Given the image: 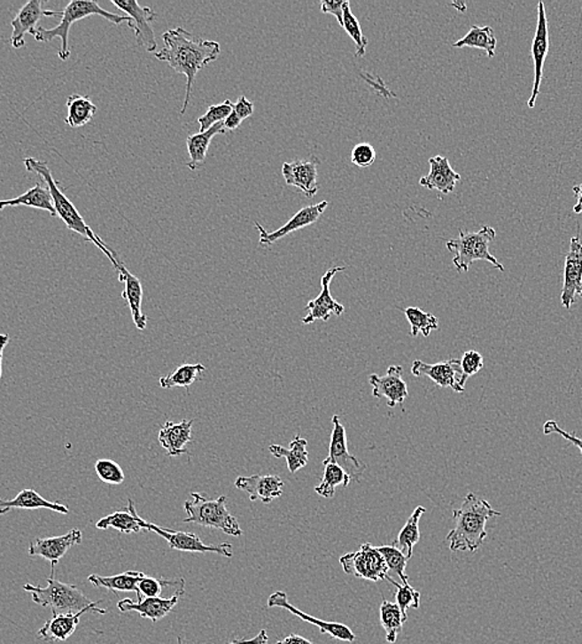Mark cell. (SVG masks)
Wrapping results in <instances>:
<instances>
[{"label": "cell", "mask_w": 582, "mask_h": 644, "mask_svg": "<svg viewBox=\"0 0 582 644\" xmlns=\"http://www.w3.org/2000/svg\"><path fill=\"white\" fill-rule=\"evenodd\" d=\"M164 48L154 52L159 61L167 62L176 73L186 76V96L183 99L182 114L186 113L192 95L196 74L221 55V45L213 40L196 37L194 34L175 27L163 34Z\"/></svg>", "instance_id": "obj_1"}, {"label": "cell", "mask_w": 582, "mask_h": 644, "mask_svg": "<svg viewBox=\"0 0 582 644\" xmlns=\"http://www.w3.org/2000/svg\"><path fill=\"white\" fill-rule=\"evenodd\" d=\"M500 516L502 513L492 508L487 500L467 493L462 507L453 512L455 524L446 535L451 552H476L487 537V522Z\"/></svg>", "instance_id": "obj_2"}, {"label": "cell", "mask_w": 582, "mask_h": 644, "mask_svg": "<svg viewBox=\"0 0 582 644\" xmlns=\"http://www.w3.org/2000/svg\"><path fill=\"white\" fill-rule=\"evenodd\" d=\"M25 167L29 173L37 174L40 177H43V182L48 186L50 194H51L52 202H54V207L56 211V216L60 217L64 221L65 225L70 231L77 233V235L82 236L87 242H92L96 247L98 248L105 257L110 260L112 266L114 269H117L120 266V260L118 258L117 252L112 250L110 245L105 244L98 235H96L92 231L91 227L87 225L83 217L81 216L79 210L70 201V198L64 194V191L58 186V183L55 182L52 177L51 170H50L48 163L46 161L36 160L35 158H27L24 160Z\"/></svg>", "instance_id": "obj_3"}, {"label": "cell", "mask_w": 582, "mask_h": 644, "mask_svg": "<svg viewBox=\"0 0 582 644\" xmlns=\"http://www.w3.org/2000/svg\"><path fill=\"white\" fill-rule=\"evenodd\" d=\"M92 15H99V17L105 18V20L116 25H120L124 21L126 23L129 21V18L127 15L114 14V12L105 11L104 8L99 6L97 2H92V0H73L61 12V21L58 27H51V29L37 27L31 35L39 43H50L56 39V37H60L61 46L60 50H58V58L61 61H67L71 55L70 46H68V35H70L71 27L77 21L92 17Z\"/></svg>", "instance_id": "obj_4"}, {"label": "cell", "mask_w": 582, "mask_h": 644, "mask_svg": "<svg viewBox=\"0 0 582 644\" xmlns=\"http://www.w3.org/2000/svg\"><path fill=\"white\" fill-rule=\"evenodd\" d=\"M192 500H186L185 508L188 518L183 523H194L202 527L217 529L232 537H241L243 531L235 516L227 509L226 496L217 500L208 499L206 493H192Z\"/></svg>", "instance_id": "obj_5"}, {"label": "cell", "mask_w": 582, "mask_h": 644, "mask_svg": "<svg viewBox=\"0 0 582 644\" xmlns=\"http://www.w3.org/2000/svg\"><path fill=\"white\" fill-rule=\"evenodd\" d=\"M496 238V231L490 226H484L478 232L460 229L459 237L446 242V248L454 254V266L457 272H469V266L476 260H485L504 272L502 263L492 256L490 244Z\"/></svg>", "instance_id": "obj_6"}, {"label": "cell", "mask_w": 582, "mask_h": 644, "mask_svg": "<svg viewBox=\"0 0 582 644\" xmlns=\"http://www.w3.org/2000/svg\"><path fill=\"white\" fill-rule=\"evenodd\" d=\"M46 581V587L25 584L24 590L31 594V599L36 605L51 609L52 616L79 612L91 605V600L87 599L79 587L56 580L55 570Z\"/></svg>", "instance_id": "obj_7"}, {"label": "cell", "mask_w": 582, "mask_h": 644, "mask_svg": "<svg viewBox=\"0 0 582 644\" xmlns=\"http://www.w3.org/2000/svg\"><path fill=\"white\" fill-rule=\"evenodd\" d=\"M340 564L344 571L348 575H354L363 580L378 581L385 580L388 577V566L376 547L370 544H363L360 550L353 553H347L340 558Z\"/></svg>", "instance_id": "obj_8"}, {"label": "cell", "mask_w": 582, "mask_h": 644, "mask_svg": "<svg viewBox=\"0 0 582 644\" xmlns=\"http://www.w3.org/2000/svg\"><path fill=\"white\" fill-rule=\"evenodd\" d=\"M112 4L126 12L129 18L127 25L133 30L139 45L144 46L146 51L155 52L158 43L151 23L158 18L157 12L149 6L140 5L136 0H112Z\"/></svg>", "instance_id": "obj_9"}, {"label": "cell", "mask_w": 582, "mask_h": 644, "mask_svg": "<svg viewBox=\"0 0 582 644\" xmlns=\"http://www.w3.org/2000/svg\"><path fill=\"white\" fill-rule=\"evenodd\" d=\"M144 531H154L169 544L170 549L179 550V552L186 553H214L217 555L232 558L233 550L229 543L214 544V546H206L200 539L198 535L188 533V531H173V529H165L159 527L152 523H143Z\"/></svg>", "instance_id": "obj_10"}, {"label": "cell", "mask_w": 582, "mask_h": 644, "mask_svg": "<svg viewBox=\"0 0 582 644\" xmlns=\"http://www.w3.org/2000/svg\"><path fill=\"white\" fill-rule=\"evenodd\" d=\"M332 425H334V429H332L331 441H330L329 456L323 460V466L335 463V465L340 466L347 475H350L352 480L360 481L366 471V463L348 453L346 431L342 425L340 416H332Z\"/></svg>", "instance_id": "obj_11"}, {"label": "cell", "mask_w": 582, "mask_h": 644, "mask_svg": "<svg viewBox=\"0 0 582 644\" xmlns=\"http://www.w3.org/2000/svg\"><path fill=\"white\" fill-rule=\"evenodd\" d=\"M412 373L415 377L426 376L438 387L451 388L457 393L465 392L466 382L469 379L463 375L462 362L457 359H450L434 365L416 360L413 362Z\"/></svg>", "instance_id": "obj_12"}, {"label": "cell", "mask_w": 582, "mask_h": 644, "mask_svg": "<svg viewBox=\"0 0 582 644\" xmlns=\"http://www.w3.org/2000/svg\"><path fill=\"white\" fill-rule=\"evenodd\" d=\"M550 36L549 24L546 12V5L543 2L538 3V23L533 43H532V56L534 64V85L532 89V96L528 101V107L534 108L538 96L540 93L541 80H543L544 62L549 54Z\"/></svg>", "instance_id": "obj_13"}, {"label": "cell", "mask_w": 582, "mask_h": 644, "mask_svg": "<svg viewBox=\"0 0 582 644\" xmlns=\"http://www.w3.org/2000/svg\"><path fill=\"white\" fill-rule=\"evenodd\" d=\"M102 601L92 602L86 609H81L79 612H70V614H60L52 616L45 625L40 628L37 637L46 642H65L70 639L76 631L80 624V618L87 612H95V614H107V609L99 608Z\"/></svg>", "instance_id": "obj_14"}, {"label": "cell", "mask_w": 582, "mask_h": 644, "mask_svg": "<svg viewBox=\"0 0 582 644\" xmlns=\"http://www.w3.org/2000/svg\"><path fill=\"white\" fill-rule=\"evenodd\" d=\"M328 207L329 201H322L319 202V204L313 205V206L301 208L284 226L280 227V229L274 232H267L266 229L260 223L255 222V229L260 232V247H272L275 242L284 238L285 236L299 231V229H305V227L314 225Z\"/></svg>", "instance_id": "obj_15"}, {"label": "cell", "mask_w": 582, "mask_h": 644, "mask_svg": "<svg viewBox=\"0 0 582 644\" xmlns=\"http://www.w3.org/2000/svg\"><path fill=\"white\" fill-rule=\"evenodd\" d=\"M268 608L284 609L286 611L297 616L300 620L309 622L314 626L319 627L320 632L329 634L332 639L344 640V642H354L356 640V634L352 632L351 628H348L346 625L338 624V622L317 620L313 616L305 614V612L295 608L294 605L289 602L288 596H286L284 591H275V593L268 597Z\"/></svg>", "instance_id": "obj_16"}, {"label": "cell", "mask_w": 582, "mask_h": 644, "mask_svg": "<svg viewBox=\"0 0 582 644\" xmlns=\"http://www.w3.org/2000/svg\"><path fill=\"white\" fill-rule=\"evenodd\" d=\"M346 270V267H335L332 269L328 270L322 278V291L317 295L316 299L309 301L307 305V310L309 311L307 315L304 317L303 323L309 325L322 320V322H329L331 314L336 316H341L344 314V305L338 303L334 298H332L330 288H331V282L334 279L336 274L344 272Z\"/></svg>", "instance_id": "obj_17"}, {"label": "cell", "mask_w": 582, "mask_h": 644, "mask_svg": "<svg viewBox=\"0 0 582 644\" xmlns=\"http://www.w3.org/2000/svg\"><path fill=\"white\" fill-rule=\"evenodd\" d=\"M582 298V244L578 237L571 238L570 251L565 257L564 286H563L562 304L570 309Z\"/></svg>", "instance_id": "obj_18"}, {"label": "cell", "mask_w": 582, "mask_h": 644, "mask_svg": "<svg viewBox=\"0 0 582 644\" xmlns=\"http://www.w3.org/2000/svg\"><path fill=\"white\" fill-rule=\"evenodd\" d=\"M81 543H82V531L79 529H71L68 533L60 537L37 538L31 541L29 555L48 560L51 563L52 570H55V566L66 555L68 550Z\"/></svg>", "instance_id": "obj_19"}, {"label": "cell", "mask_w": 582, "mask_h": 644, "mask_svg": "<svg viewBox=\"0 0 582 644\" xmlns=\"http://www.w3.org/2000/svg\"><path fill=\"white\" fill-rule=\"evenodd\" d=\"M183 594H185V590L182 587V589H177L176 593L170 599L142 597V599L138 600V602H134L130 599H124L118 602L117 606L118 609L123 612V614L129 611H136L142 617L149 618L152 624H157L158 621L163 620L164 617H167L173 611Z\"/></svg>", "instance_id": "obj_20"}, {"label": "cell", "mask_w": 582, "mask_h": 644, "mask_svg": "<svg viewBox=\"0 0 582 644\" xmlns=\"http://www.w3.org/2000/svg\"><path fill=\"white\" fill-rule=\"evenodd\" d=\"M42 0H30L18 12L12 20V34L11 43L12 48L21 49L25 46V35L33 34L36 29L37 21L43 17H61V12L43 11Z\"/></svg>", "instance_id": "obj_21"}, {"label": "cell", "mask_w": 582, "mask_h": 644, "mask_svg": "<svg viewBox=\"0 0 582 644\" xmlns=\"http://www.w3.org/2000/svg\"><path fill=\"white\" fill-rule=\"evenodd\" d=\"M310 159L311 160L307 161L295 160L284 163L282 167L285 182L300 190L307 198H315L319 192L317 167L320 165V160L315 157Z\"/></svg>", "instance_id": "obj_22"}, {"label": "cell", "mask_w": 582, "mask_h": 644, "mask_svg": "<svg viewBox=\"0 0 582 644\" xmlns=\"http://www.w3.org/2000/svg\"><path fill=\"white\" fill-rule=\"evenodd\" d=\"M403 369L400 366L388 367L387 373L383 377L378 375L369 376V384L372 385L373 397L385 398L388 407H394L403 404L407 397V385L403 379Z\"/></svg>", "instance_id": "obj_23"}, {"label": "cell", "mask_w": 582, "mask_h": 644, "mask_svg": "<svg viewBox=\"0 0 582 644\" xmlns=\"http://www.w3.org/2000/svg\"><path fill=\"white\" fill-rule=\"evenodd\" d=\"M235 486L243 493H248L249 500H261L264 505H269L274 500L282 496L284 482L278 476L254 475L241 476L237 478Z\"/></svg>", "instance_id": "obj_24"}, {"label": "cell", "mask_w": 582, "mask_h": 644, "mask_svg": "<svg viewBox=\"0 0 582 644\" xmlns=\"http://www.w3.org/2000/svg\"><path fill=\"white\" fill-rule=\"evenodd\" d=\"M118 280L124 284V291L121 292V298L126 300L130 314H132L133 322L136 323V329L144 330L148 323V317L143 313V286L139 278L127 269L123 263H120L117 268Z\"/></svg>", "instance_id": "obj_25"}, {"label": "cell", "mask_w": 582, "mask_h": 644, "mask_svg": "<svg viewBox=\"0 0 582 644\" xmlns=\"http://www.w3.org/2000/svg\"><path fill=\"white\" fill-rule=\"evenodd\" d=\"M431 171L428 175L420 179V185L428 190H437L441 194H450L456 188V183L462 180L460 174L451 167L449 159L438 157L429 159Z\"/></svg>", "instance_id": "obj_26"}, {"label": "cell", "mask_w": 582, "mask_h": 644, "mask_svg": "<svg viewBox=\"0 0 582 644\" xmlns=\"http://www.w3.org/2000/svg\"><path fill=\"white\" fill-rule=\"evenodd\" d=\"M194 420L183 419L182 422H167L159 431V443L167 451V456L176 457L189 454L186 445L192 440Z\"/></svg>", "instance_id": "obj_27"}, {"label": "cell", "mask_w": 582, "mask_h": 644, "mask_svg": "<svg viewBox=\"0 0 582 644\" xmlns=\"http://www.w3.org/2000/svg\"><path fill=\"white\" fill-rule=\"evenodd\" d=\"M40 508L50 509V511L58 512L60 515H68L70 513V509L66 506L58 502H50L31 488L21 491L15 499L11 500L0 499V516H4L12 509Z\"/></svg>", "instance_id": "obj_28"}, {"label": "cell", "mask_w": 582, "mask_h": 644, "mask_svg": "<svg viewBox=\"0 0 582 644\" xmlns=\"http://www.w3.org/2000/svg\"><path fill=\"white\" fill-rule=\"evenodd\" d=\"M225 133L226 129L222 122L216 124L213 128L208 129L207 132L192 134V136H188L186 145H188L190 161L186 165H188L190 170H198L202 164H205L211 142H213L214 136Z\"/></svg>", "instance_id": "obj_29"}, {"label": "cell", "mask_w": 582, "mask_h": 644, "mask_svg": "<svg viewBox=\"0 0 582 644\" xmlns=\"http://www.w3.org/2000/svg\"><path fill=\"white\" fill-rule=\"evenodd\" d=\"M27 206L36 208V210L48 211L51 216H56L54 202H52L51 194H50L48 186H43L42 183H36L34 188L27 190L25 194L18 196V198H11V200H0V211L8 207Z\"/></svg>", "instance_id": "obj_30"}, {"label": "cell", "mask_w": 582, "mask_h": 644, "mask_svg": "<svg viewBox=\"0 0 582 644\" xmlns=\"http://www.w3.org/2000/svg\"><path fill=\"white\" fill-rule=\"evenodd\" d=\"M143 523H144V519L140 518L138 513H136L133 500H128L127 511L114 512L105 516V518L99 519L96 523V527L98 529L114 528L120 531V533L133 534L144 531Z\"/></svg>", "instance_id": "obj_31"}, {"label": "cell", "mask_w": 582, "mask_h": 644, "mask_svg": "<svg viewBox=\"0 0 582 644\" xmlns=\"http://www.w3.org/2000/svg\"><path fill=\"white\" fill-rule=\"evenodd\" d=\"M66 107L67 116L65 118V123L74 129L86 126L97 113V107L92 104L89 96L71 95L67 98Z\"/></svg>", "instance_id": "obj_32"}, {"label": "cell", "mask_w": 582, "mask_h": 644, "mask_svg": "<svg viewBox=\"0 0 582 644\" xmlns=\"http://www.w3.org/2000/svg\"><path fill=\"white\" fill-rule=\"evenodd\" d=\"M270 454L273 456L284 457L286 465L291 474H297L299 469L305 468L309 462V451H307V441L297 435L291 443V449L280 446V445H270Z\"/></svg>", "instance_id": "obj_33"}, {"label": "cell", "mask_w": 582, "mask_h": 644, "mask_svg": "<svg viewBox=\"0 0 582 644\" xmlns=\"http://www.w3.org/2000/svg\"><path fill=\"white\" fill-rule=\"evenodd\" d=\"M144 577V572L139 571H127L123 574L114 575V577H101V575L93 574L89 578V581L96 587L110 590L113 594L120 593V591H124V593L133 591V593L138 594V584Z\"/></svg>", "instance_id": "obj_34"}, {"label": "cell", "mask_w": 582, "mask_h": 644, "mask_svg": "<svg viewBox=\"0 0 582 644\" xmlns=\"http://www.w3.org/2000/svg\"><path fill=\"white\" fill-rule=\"evenodd\" d=\"M497 39L494 31L491 27H477L473 25L469 33L462 39L453 43V48H475L485 50L488 58H494L496 55Z\"/></svg>", "instance_id": "obj_35"}, {"label": "cell", "mask_w": 582, "mask_h": 644, "mask_svg": "<svg viewBox=\"0 0 582 644\" xmlns=\"http://www.w3.org/2000/svg\"><path fill=\"white\" fill-rule=\"evenodd\" d=\"M424 513H426L424 507H416L415 511L412 513L406 525L398 534L397 540L394 541L393 546L398 547L401 553L406 554L407 559H412L414 547L420 540L419 522Z\"/></svg>", "instance_id": "obj_36"}, {"label": "cell", "mask_w": 582, "mask_h": 644, "mask_svg": "<svg viewBox=\"0 0 582 644\" xmlns=\"http://www.w3.org/2000/svg\"><path fill=\"white\" fill-rule=\"evenodd\" d=\"M379 617H381L382 627L387 633L385 636L387 642L391 644L397 642L398 636L403 630V625L407 622L401 614L400 606L397 603L383 600L381 609H379Z\"/></svg>", "instance_id": "obj_37"}, {"label": "cell", "mask_w": 582, "mask_h": 644, "mask_svg": "<svg viewBox=\"0 0 582 644\" xmlns=\"http://www.w3.org/2000/svg\"><path fill=\"white\" fill-rule=\"evenodd\" d=\"M204 372H206V367L201 365V363H198V365H182L176 371L161 377L159 384H160L161 388L165 389L189 388L190 385L194 384L196 381L201 378L200 376Z\"/></svg>", "instance_id": "obj_38"}, {"label": "cell", "mask_w": 582, "mask_h": 644, "mask_svg": "<svg viewBox=\"0 0 582 644\" xmlns=\"http://www.w3.org/2000/svg\"><path fill=\"white\" fill-rule=\"evenodd\" d=\"M351 481V476L347 475L340 466L330 463L325 466L322 484L315 487V493L323 499H332L336 493V487L350 486Z\"/></svg>", "instance_id": "obj_39"}, {"label": "cell", "mask_w": 582, "mask_h": 644, "mask_svg": "<svg viewBox=\"0 0 582 644\" xmlns=\"http://www.w3.org/2000/svg\"><path fill=\"white\" fill-rule=\"evenodd\" d=\"M406 314L407 322L410 323V335L416 338L419 334H423L424 338H429L434 330L438 329L437 317L432 314L425 313L419 307H407L403 310Z\"/></svg>", "instance_id": "obj_40"}, {"label": "cell", "mask_w": 582, "mask_h": 644, "mask_svg": "<svg viewBox=\"0 0 582 644\" xmlns=\"http://www.w3.org/2000/svg\"><path fill=\"white\" fill-rule=\"evenodd\" d=\"M342 27L346 30L347 35L356 43L357 58H363L366 55L367 46H369V42L363 35L360 21L354 17L353 12H351V4L348 0L344 8V25H342Z\"/></svg>", "instance_id": "obj_41"}, {"label": "cell", "mask_w": 582, "mask_h": 644, "mask_svg": "<svg viewBox=\"0 0 582 644\" xmlns=\"http://www.w3.org/2000/svg\"><path fill=\"white\" fill-rule=\"evenodd\" d=\"M378 552L382 554L383 558L385 560V564L388 566V570L393 572L400 578L401 583H407V577L406 574V568L407 559L406 554L401 553L398 547L394 546H381L376 547Z\"/></svg>", "instance_id": "obj_42"}, {"label": "cell", "mask_w": 582, "mask_h": 644, "mask_svg": "<svg viewBox=\"0 0 582 644\" xmlns=\"http://www.w3.org/2000/svg\"><path fill=\"white\" fill-rule=\"evenodd\" d=\"M389 583L393 584L397 587V593H395V603L400 606L403 617L407 620V609H419L420 606V595L419 591L414 589L409 584H400L393 580L391 577L385 578Z\"/></svg>", "instance_id": "obj_43"}, {"label": "cell", "mask_w": 582, "mask_h": 644, "mask_svg": "<svg viewBox=\"0 0 582 644\" xmlns=\"http://www.w3.org/2000/svg\"><path fill=\"white\" fill-rule=\"evenodd\" d=\"M233 104L229 99H226L223 104L210 105L206 112V114L198 118V122L200 124V132H207L208 129L213 128L216 124L225 122L229 114L232 113Z\"/></svg>", "instance_id": "obj_44"}, {"label": "cell", "mask_w": 582, "mask_h": 644, "mask_svg": "<svg viewBox=\"0 0 582 644\" xmlns=\"http://www.w3.org/2000/svg\"><path fill=\"white\" fill-rule=\"evenodd\" d=\"M96 474L99 480L112 486H120L126 480L123 469L117 462L110 459H101L95 463Z\"/></svg>", "instance_id": "obj_45"}, {"label": "cell", "mask_w": 582, "mask_h": 644, "mask_svg": "<svg viewBox=\"0 0 582 644\" xmlns=\"http://www.w3.org/2000/svg\"><path fill=\"white\" fill-rule=\"evenodd\" d=\"M164 586H185V580H164V578H143L138 584V600L142 597H159Z\"/></svg>", "instance_id": "obj_46"}, {"label": "cell", "mask_w": 582, "mask_h": 644, "mask_svg": "<svg viewBox=\"0 0 582 644\" xmlns=\"http://www.w3.org/2000/svg\"><path fill=\"white\" fill-rule=\"evenodd\" d=\"M376 159V152L373 145L369 143H360L352 149L351 151V161L352 164L361 167V169H367V167H372L375 164Z\"/></svg>", "instance_id": "obj_47"}, {"label": "cell", "mask_w": 582, "mask_h": 644, "mask_svg": "<svg viewBox=\"0 0 582 644\" xmlns=\"http://www.w3.org/2000/svg\"><path fill=\"white\" fill-rule=\"evenodd\" d=\"M460 362H462L463 375L467 378L471 377V376L476 375L484 369V357L477 351H467V353H463L462 360H460Z\"/></svg>", "instance_id": "obj_48"}, {"label": "cell", "mask_w": 582, "mask_h": 644, "mask_svg": "<svg viewBox=\"0 0 582 644\" xmlns=\"http://www.w3.org/2000/svg\"><path fill=\"white\" fill-rule=\"evenodd\" d=\"M543 432L546 435L558 434L560 435V437L566 438V440L568 441H570L571 444H574L575 446H577L578 449L581 451L582 456V438H578L577 435L574 434V432L563 431V429L560 428L558 423H556L555 420H549V422H547L546 424H544L543 426Z\"/></svg>", "instance_id": "obj_49"}, {"label": "cell", "mask_w": 582, "mask_h": 644, "mask_svg": "<svg viewBox=\"0 0 582 644\" xmlns=\"http://www.w3.org/2000/svg\"><path fill=\"white\" fill-rule=\"evenodd\" d=\"M347 0H341V2H332V0H322V12L323 14L334 15L336 20L338 21L340 27L344 25V8L346 4Z\"/></svg>", "instance_id": "obj_50"}, {"label": "cell", "mask_w": 582, "mask_h": 644, "mask_svg": "<svg viewBox=\"0 0 582 644\" xmlns=\"http://www.w3.org/2000/svg\"><path fill=\"white\" fill-rule=\"evenodd\" d=\"M233 112H236L237 116L241 118L242 120H244L253 114L254 105L245 96H241L238 101L233 104Z\"/></svg>", "instance_id": "obj_51"}, {"label": "cell", "mask_w": 582, "mask_h": 644, "mask_svg": "<svg viewBox=\"0 0 582 644\" xmlns=\"http://www.w3.org/2000/svg\"><path fill=\"white\" fill-rule=\"evenodd\" d=\"M269 643V637H268L267 631L261 630L260 633L257 634V636L254 637V639L252 640H233V642L226 643V644H268ZM177 644H188L183 642L182 637H179L177 639Z\"/></svg>", "instance_id": "obj_52"}, {"label": "cell", "mask_w": 582, "mask_h": 644, "mask_svg": "<svg viewBox=\"0 0 582 644\" xmlns=\"http://www.w3.org/2000/svg\"><path fill=\"white\" fill-rule=\"evenodd\" d=\"M243 120L241 118L237 116L236 112L232 111V113L229 114V118L223 122V126H225L226 133L227 132H233V130H236L238 128L239 126H241Z\"/></svg>", "instance_id": "obj_53"}, {"label": "cell", "mask_w": 582, "mask_h": 644, "mask_svg": "<svg viewBox=\"0 0 582 644\" xmlns=\"http://www.w3.org/2000/svg\"><path fill=\"white\" fill-rule=\"evenodd\" d=\"M276 644H314L309 640L304 639V637L298 636V634H291L286 639L278 640Z\"/></svg>", "instance_id": "obj_54"}, {"label": "cell", "mask_w": 582, "mask_h": 644, "mask_svg": "<svg viewBox=\"0 0 582 644\" xmlns=\"http://www.w3.org/2000/svg\"><path fill=\"white\" fill-rule=\"evenodd\" d=\"M9 341H11V338L8 334L0 335V378H2L3 372V356H4V350Z\"/></svg>", "instance_id": "obj_55"}, {"label": "cell", "mask_w": 582, "mask_h": 644, "mask_svg": "<svg viewBox=\"0 0 582 644\" xmlns=\"http://www.w3.org/2000/svg\"><path fill=\"white\" fill-rule=\"evenodd\" d=\"M572 191H574V194L577 195L578 198V204L575 205L574 213H582V183L581 185H575L574 188H572Z\"/></svg>", "instance_id": "obj_56"}, {"label": "cell", "mask_w": 582, "mask_h": 644, "mask_svg": "<svg viewBox=\"0 0 582 644\" xmlns=\"http://www.w3.org/2000/svg\"><path fill=\"white\" fill-rule=\"evenodd\" d=\"M453 6H456L457 9H459V12H465L466 11V4L465 3H453L451 4Z\"/></svg>", "instance_id": "obj_57"}]
</instances>
